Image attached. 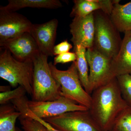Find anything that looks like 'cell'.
Wrapping results in <instances>:
<instances>
[{
	"instance_id": "cell-2",
	"label": "cell",
	"mask_w": 131,
	"mask_h": 131,
	"mask_svg": "<svg viewBox=\"0 0 131 131\" xmlns=\"http://www.w3.org/2000/svg\"><path fill=\"white\" fill-rule=\"evenodd\" d=\"M0 77L8 82L10 86L24 87L32 96L34 66L32 60L20 61L3 47L0 49Z\"/></svg>"
},
{
	"instance_id": "cell-27",
	"label": "cell",
	"mask_w": 131,
	"mask_h": 131,
	"mask_svg": "<svg viewBox=\"0 0 131 131\" xmlns=\"http://www.w3.org/2000/svg\"><path fill=\"white\" fill-rule=\"evenodd\" d=\"M11 86H1L0 87L1 93H4V92L11 91Z\"/></svg>"
},
{
	"instance_id": "cell-6",
	"label": "cell",
	"mask_w": 131,
	"mask_h": 131,
	"mask_svg": "<svg viewBox=\"0 0 131 131\" xmlns=\"http://www.w3.org/2000/svg\"><path fill=\"white\" fill-rule=\"evenodd\" d=\"M43 120L61 131H103L93 119L89 110L68 112Z\"/></svg>"
},
{
	"instance_id": "cell-22",
	"label": "cell",
	"mask_w": 131,
	"mask_h": 131,
	"mask_svg": "<svg viewBox=\"0 0 131 131\" xmlns=\"http://www.w3.org/2000/svg\"><path fill=\"white\" fill-rule=\"evenodd\" d=\"M27 91L24 87L19 86L16 89L0 93V104L5 105L9 102L25 96Z\"/></svg>"
},
{
	"instance_id": "cell-5",
	"label": "cell",
	"mask_w": 131,
	"mask_h": 131,
	"mask_svg": "<svg viewBox=\"0 0 131 131\" xmlns=\"http://www.w3.org/2000/svg\"><path fill=\"white\" fill-rule=\"evenodd\" d=\"M52 74L61 86V95L89 108L91 97L83 87L80 81L75 61L67 70L58 69L52 62L49 63Z\"/></svg>"
},
{
	"instance_id": "cell-19",
	"label": "cell",
	"mask_w": 131,
	"mask_h": 131,
	"mask_svg": "<svg viewBox=\"0 0 131 131\" xmlns=\"http://www.w3.org/2000/svg\"><path fill=\"white\" fill-rule=\"evenodd\" d=\"M112 131H131V106L126 108L117 117Z\"/></svg>"
},
{
	"instance_id": "cell-15",
	"label": "cell",
	"mask_w": 131,
	"mask_h": 131,
	"mask_svg": "<svg viewBox=\"0 0 131 131\" xmlns=\"http://www.w3.org/2000/svg\"><path fill=\"white\" fill-rule=\"evenodd\" d=\"M110 18L119 32L131 30V1L124 5L114 4Z\"/></svg>"
},
{
	"instance_id": "cell-20",
	"label": "cell",
	"mask_w": 131,
	"mask_h": 131,
	"mask_svg": "<svg viewBox=\"0 0 131 131\" xmlns=\"http://www.w3.org/2000/svg\"><path fill=\"white\" fill-rule=\"evenodd\" d=\"M116 78L122 97L131 106V73L120 75Z\"/></svg>"
},
{
	"instance_id": "cell-18",
	"label": "cell",
	"mask_w": 131,
	"mask_h": 131,
	"mask_svg": "<svg viewBox=\"0 0 131 131\" xmlns=\"http://www.w3.org/2000/svg\"><path fill=\"white\" fill-rule=\"evenodd\" d=\"M71 12V17H84L91 13L101 9L98 0H74Z\"/></svg>"
},
{
	"instance_id": "cell-16",
	"label": "cell",
	"mask_w": 131,
	"mask_h": 131,
	"mask_svg": "<svg viewBox=\"0 0 131 131\" xmlns=\"http://www.w3.org/2000/svg\"><path fill=\"white\" fill-rule=\"evenodd\" d=\"M74 52L77 56L75 62L80 81L84 89L89 94L88 64L86 57L87 49L80 45H74Z\"/></svg>"
},
{
	"instance_id": "cell-14",
	"label": "cell",
	"mask_w": 131,
	"mask_h": 131,
	"mask_svg": "<svg viewBox=\"0 0 131 131\" xmlns=\"http://www.w3.org/2000/svg\"><path fill=\"white\" fill-rule=\"evenodd\" d=\"M62 7L59 0H8L6 6H1L0 9L15 12L26 7L57 9Z\"/></svg>"
},
{
	"instance_id": "cell-13",
	"label": "cell",
	"mask_w": 131,
	"mask_h": 131,
	"mask_svg": "<svg viewBox=\"0 0 131 131\" xmlns=\"http://www.w3.org/2000/svg\"><path fill=\"white\" fill-rule=\"evenodd\" d=\"M112 73L114 78L131 73V30L125 32L119 51L112 60Z\"/></svg>"
},
{
	"instance_id": "cell-25",
	"label": "cell",
	"mask_w": 131,
	"mask_h": 131,
	"mask_svg": "<svg viewBox=\"0 0 131 131\" xmlns=\"http://www.w3.org/2000/svg\"><path fill=\"white\" fill-rule=\"evenodd\" d=\"M73 47L72 45L65 40L57 45L55 46L53 49L54 56H58L60 54L69 52L70 50Z\"/></svg>"
},
{
	"instance_id": "cell-3",
	"label": "cell",
	"mask_w": 131,
	"mask_h": 131,
	"mask_svg": "<svg viewBox=\"0 0 131 131\" xmlns=\"http://www.w3.org/2000/svg\"><path fill=\"white\" fill-rule=\"evenodd\" d=\"M48 58L40 53L33 59L32 100L52 101L61 96V86L52 74Z\"/></svg>"
},
{
	"instance_id": "cell-21",
	"label": "cell",
	"mask_w": 131,
	"mask_h": 131,
	"mask_svg": "<svg viewBox=\"0 0 131 131\" xmlns=\"http://www.w3.org/2000/svg\"><path fill=\"white\" fill-rule=\"evenodd\" d=\"M21 128L25 131H49L42 124L25 115H21L19 118Z\"/></svg>"
},
{
	"instance_id": "cell-1",
	"label": "cell",
	"mask_w": 131,
	"mask_h": 131,
	"mask_svg": "<svg viewBox=\"0 0 131 131\" xmlns=\"http://www.w3.org/2000/svg\"><path fill=\"white\" fill-rule=\"evenodd\" d=\"M89 111L103 131H112L117 117L129 107L122 97L117 78L112 79L92 93Z\"/></svg>"
},
{
	"instance_id": "cell-4",
	"label": "cell",
	"mask_w": 131,
	"mask_h": 131,
	"mask_svg": "<svg viewBox=\"0 0 131 131\" xmlns=\"http://www.w3.org/2000/svg\"><path fill=\"white\" fill-rule=\"evenodd\" d=\"M95 32L93 48L113 59L118 54L122 39L110 16L100 9L93 12Z\"/></svg>"
},
{
	"instance_id": "cell-8",
	"label": "cell",
	"mask_w": 131,
	"mask_h": 131,
	"mask_svg": "<svg viewBox=\"0 0 131 131\" xmlns=\"http://www.w3.org/2000/svg\"><path fill=\"white\" fill-rule=\"evenodd\" d=\"M27 105L34 114L43 119L57 117L68 112L89 110L86 107L63 96L56 100L49 101H36L28 100Z\"/></svg>"
},
{
	"instance_id": "cell-24",
	"label": "cell",
	"mask_w": 131,
	"mask_h": 131,
	"mask_svg": "<svg viewBox=\"0 0 131 131\" xmlns=\"http://www.w3.org/2000/svg\"><path fill=\"white\" fill-rule=\"evenodd\" d=\"M120 1L118 0H98L101 5V9L103 12L110 16L114 4L119 3Z\"/></svg>"
},
{
	"instance_id": "cell-12",
	"label": "cell",
	"mask_w": 131,
	"mask_h": 131,
	"mask_svg": "<svg viewBox=\"0 0 131 131\" xmlns=\"http://www.w3.org/2000/svg\"><path fill=\"white\" fill-rule=\"evenodd\" d=\"M73 45H80L86 49L93 47L95 25L93 12L84 17L74 18L70 25Z\"/></svg>"
},
{
	"instance_id": "cell-26",
	"label": "cell",
	"mask_w": 131,
	"mask_h": 131,
	"mask_svg": "<svg viewBox=\"0 0 131 131\" xmlns=\"http://www.w3.org/2000/svg\"><path fill=\"white\" fill-rule=\"evenodd\" d=\"M23 115H25L27 117H30V118L35 119V120L37 121L38 122H40L41 124L43 125L47 128L49 131H61L54 128L49 123L45 121L43 119L37 117L36 115L34 114L30 110L28 109L27 106L25 110L24 111Z\"/></svg>"
},
{
	"instance_id": "cell-10",
	"label": "cell",
	"mask_w": 131,
	"mask_h": 131,
	"mask_svg": "<svg viewBox=\"0 0 131 131\" xmlns=\"http://www.w3.org/2000/svg\"><path fill=\"white\" fill-rule=\"evenodd\" d=\"M58 21L56 19L42 24H33L30 33L37 45L40 53L53 57Z\"/></svg>"
},
{
	"instance_id": "cell-23",
	"label": "cell",
	"mask_w": 131,
	"mask_h": 131,
	"mask_svg": "<svg viewBox=\"0 0 131 131\" xmlns=\"http://www.w3.org/2000/svg\"><path fill=\"white\" fill-rule=\"evenodd\" d=\"M76 54L74 52H67L58 55L54 58L53 64L56 66L58 63L64 64L76 61Z\"/></svg>"
},
{
	"instance_id": "cell-28",
	"label": "cell",
	"mask_w": 131,
	"mask_h": 131,
	"mask_svg": "<svg viewBox=\"0 0 131 131\" xmlns=\"http://www.w3.org/2000/svg\"><path fill=\"white\" fill-rule=\"evenodd\" d=\"M15 131H24V130H21V129H20V128H18V127H16V130H15Z\"/></svg>"
},
{
	"instance_id": "cell-9",
	"label": "cell",
	"mask_w": 131,
	"mask_h": 131,
	"mask_svg": "<svg viewBox=\"0 0 131 131\" xmlns=\"http://www.w3.org/2000/svg\"><path fill=\"white\" fill-rule=\"evenodd\" d=\"M32 25L23 15L0 9V45L30 32Z\"/></svg>"
},
{
	"instance_id": "cell-7",
	"label": "cell",
	"mask_w": 131,
	"mask_h": 131,
	"mask_svg": "<svg viewBox=\"0 0 131 131\" xmlns=\"http://www.w3.org/2000/svg\"><path fill=\"white\" fill-rule=\"evenodd\" d=\"M86 57L90 68V94L96 89L113 79L112 73V59L107 58L92 47L87 49Z\"/></svg>"
},
{
	"instance_id": "cell-17",
	"label": "cell",
	"mask_w": 131,
	"mask_h": 131,
	"mask_svg": "<svg viewBox=\"0 0 131 131\" xmlns=\"http://www.w3.org/2000/svg\"><path fill=\"white\" fill-rule=\"evenodd\" d=\"M21 115L13 105H2L0 107V131H15V122Z\"/></svg>"
},
{
	"instance_id": "cell-11",
	"label": "cell",
	"mask_w": 131,
	"mask_h": 131,
	"mask_svg": "<svg viewBox=\"0 0 131 131\" xmlns=\"http://www.w3.org/2000/svg\"><path fill=\"white\" fill-rule=\"evenodd\" d=\"M0 46L8 50L14 58L20 61L32 60L40 53L35 40L28 32L8 40Z\"/></svg>"
}]
</instances>
